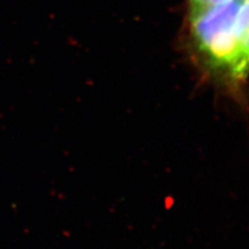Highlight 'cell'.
Returning a JSON list of instances; mask_svg holds the SVG:
<instances>
[{
    "mask_svg": "<svg viewBox=\"0 0 249 249\" xmlns=\"http://www.w3.org/2000/svg\"><path fill=\"white\" fill-rule=\"evenodd\" d=\"M243 0L194 7L190 31L201 69L239 102L246 75L241 58L238 15Z\"/></svg>",
    "mask_w": 249,
    "mask_h": 249,
    "instance_id": "obj_1",
    "label": "cell"
},
{
    "mask_svg": "<svg viewBox=\"0 0 249 249\" xmlns=\"http://www.w3.org/2000/svg\"><path fill=\"white\" fill-rule=\"evenodd\" d=\"M238 36L243 69L249 76V0H243L238 15Z\"/></svg>",
    "mask_w": 249,
    "mask_h": 249,
    "instance_id": "obj_2",
    "label": "cell"
},
{
    "mask_svg": "<svg viewBox=\"0 0 249 249\" xmlns=\"http://www.w3.org/2000/svg\"><path fill=\"white\" fill-rule=\"evenodd\" d=\"M190 1V9L194 7H201V6H208L216 3H220L228 1V0H189Z\"/></svg>",
    "mask_w": 249,
    "mask_h": 249,
    "instance_id": "obj_3",
    "label": "cell"
}]
</instances>
